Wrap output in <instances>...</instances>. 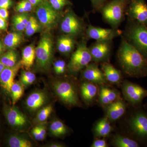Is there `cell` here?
Returning a JSON list of instances; mask_svg holds the SVG:
<instances>
[{
	"instance_id": "1",
	"label": "cell",
	"mask_w": 147,
	"mask_h": 147,
	"mask_svg": "<svg viewBox=\"0 0 147 147\" xmlns=\"http://www.w3.org/2000/svg\"><path fill=\"white\" fill-rule=\"evenodd\" d=\"M117 57L121 68L127 75H144L147 65V59L122 36Z\"/></svg>"
},
{
	"instance_id": "2",
	"label": "cell",
	"mask_w": 147,
	"mask_h": 147,
	"mask_svg": "<svg viewBox=\"0 0 147 147\" xmlns=\"http://www.w3.org/2000/svg\"><path fill=\"white\" fill-rule=\"evenodd\" d=\"M122 36L147 59V26L127 20Z\"/></svg>"
},
{
	"instance_id": "3",
	"label": "cell",
	"mask_w": 147,
	"mask_h": 147,
	"mask_svg": "<svg viewBox=\"0 0 147 147\" xmlns=\"http://www.w3.org/2000/svg\"><path fill=\"white\" fill-rule=\"evenodd\" d=\"M129 0H110L100 11L105 22L113 28H118L125 18Z\"/></svg>"
},
{
	"instance_id": "4",
	"label": "cell",
	"mask_w": 147,
	"mask_h": 147,
	"mask_svg": "<svg viewBox=\"0 0 147 147\" xmlns=\"http://www.w3.org/2000/svg\"><path fill=\"white\" fill-rule=\"evenodd\" d=\"M35 50L37 68L40 71H47L50 68L53 55V40L49 34L42 35Z\"/></svg>"
},
{
	"instance_id": "5",
	"label": "cell",
	"mask_w": 147,
	"mask_h": 147,
	"mask_svg": "<svg viewBox=\"0 0 147 147\" xmlns=\"http://www.w3.org/2000/svg\"><path fill=\"white\" fill-rule=\"evenodd\" d=\"M88 40L84 38L77 44L75 51L71 54L67 65L69 72L76 74L82 71L92 61L89 47L87 45Z\"/></svg>"
},
{
	"instance_id": "6",
	"label": "cell",
	"mask_w": 147,
	"mask_h": 147,
	"mask_svg": "<svg viewBox=\"0 0 147 147\" xmlns=\"http://www.w3.org/2000/svg\"><path fill=\"white\" fill-rule=\"evenodd\" d=\"M88 25L72 11L69 10L62 19L60 28L65 34L75 38L81 35L85 36Z\"/></svg>"
},
{
	"instance_id": "7",
	"label": "cell",
	"mask_w": 147,
	"mask_h": 147,
	"mask_svg": "<svg viewBox=\"0 0 147 147\" xmlns=\"http://www.w3.org/2000/svg\"><path fill=\"white\" fill-rule=\"evenodd\" d=\"M53 87L55 94L63 103L69 106H76L79 103L75 86L67 80L56 81Z\"/></svg>"
},
{
	"instance_id": "8",
	"label": "cell",
	"mask_w": 147,
	"mask_h": 147,
	"mask_svg": "<svg viewBox=\"0 0 147 147\" xmlns=\"http://www.w3.org/2000/svg\"><path fill=\"white\" fill-rule=\"evenodd\" d=\"M36 14L40 24L49 30L57 26L60 17L59 11L54 9L46 0L42 1L38 5Z\"/></svg>"
},
{
	"instance_id": "9",
	"label": "cell",
	"mask_w": 147,
	"mask_h": 147,
	"mask_svg": "<svg viewBox=\"0 0 147 147\" xmlns=\"http://www.w3.org/2000/svg\"><path fill=\"white\" fill-rule=\"evenodd\" d=\"M125 15L127 20L147 26V4L145 0H129Z\"/></svg>"
},
{
	"instance_id": "10",
	"label": "cell",
	"mask_w": 147,
	"mask_h": 147,
	"mask_svg": "<svg viewBox=\"0 0 147 147\" xmlns=\"http://www.w3.org/2000/svg\"><path fill=\"white\" fill-rule=\"evenodd\" d=\"M122 32L118 28H103L89 24L86 30L85 38L88 40L92 39L96 41H113L114 38L121 36Z\"/></svg>"
},
{
	"instance_id": "11",
	"label": "cell",
	"mask_w": 147,
	"mask_h": 147,
	"mask_svg": "<svg viewBox=\"0 0 147 147\" xmlns=\"http://www.w3.org/2000/svg\"><path fill=\"white\" fill-rule=\"evenodd\" d=\"M112 41H96L89 47L92 60L96 63L108 61L112 50Z\"/></svg>"
},
{
	"instance_id": "12",
	"label": "cell",
	"mask_w": 147,
	"mask_h": 147,
	"mask_svg": "<svg viewBox=\"0 0 147 147\" xmlns=\"http://www.w3.org/2000/svg\"><path fill=\"white\" fill-rule=\"evenodd\" d=\"M124 96L133 105L139 104L147 96V91L137 84L125 81L122 86Z\"/></svg>"
},
{
	"instance_id": "13",
	"label": "cell",
	"mask_w": 147,
	"mask_h": 147,
	"mask_svg": "<svg viewBox=\"0 0 147 147\" xmlns=\"http://www.w3.org/2000/svg\"><path fill=\"white\" fill-rule=\"evenodd\" d=\"M5 115L9 125L18 129H23L28 126V120L27 117L18 108L9 107L5 109Z\"/></svg>"
},
{
	"instance_id": "14",
	"label": "cell",
	"mask_w": 147,
	"mask_h": 147,
	"mask_svg": "<svg viewBox=\"0 0 147 147\" xmlns=\"http://www.w3.org/2000/svg\"><path fill=\"white\" fill-rule=\"evenodd\" d=\"M97 63H90L83 69L82 77L86 81L95 84H104L108 83L101 69L98 68Z\"/></svg>"
},
{
	"instance_id": "15",
	"label": "cell",
	"mask_w": 147,
	"mask_h": 147,
	"mask_svg": "<svg viewBox=\"0 0 147 147\" xmlns=\"http://www.w3.org/2000/svg\"><path fill=\"white\" fill-rule=\"evenodd\" d=\"M22 66L21 61H19L13 67H5L0 74V84L7 92L10 93L15 76Z\"/></svg>"
},
{
	"instance_id": "16",
	"label": "cell",
	"mask_w": 147,
	"mask_h": 147,
	"mask_svg": "<svg viewBox=\"0 0 147 147\" xmlns=\"http://www.w3.org/2000/svg\"><path fill=\"white\" fill-rule=\"evenodd\" d=\"M48 95L45 91L38 90L30 94L26 99L27 108L31 112H35L42 108L48 100Z\"/></svg>"
},
{
	"instance_id": "17",
	"label": "cell",
	"mask_w": 147,
	"mask_h": 147,
	"mask_svg": "<svg viewBox=\"0 0 147 147\" xmlns=\"http://www.w3.org/2000/svg\"><path fill=\"white\" fill-rule=\"evenodd\" d=\"M129 125L137 136L147 138V116L142 113L135 114L130 119Z\"/></svg>"
},
{
	"instance_id": "18",
	"label": "cell",
	"mask_w": 147,
	"mask_h": 147,
	"mask_svg": "<svg viewBox=\"0 0 147 147\" xmlns=\"http://www.w3.org/2000/svg\"><path fill=\"white\" fill-rule=\"evenodd\" d=\"M119 92L105 85H101L98 92V100L102 106H106L120 99Z\"/></svg>"
},
{
	"instance_id": "19",
	"label": "cell",
	"mask_w": 147,
	"mask_h": 147,
	"mask_svg": "<svg viewBox=\"0 0 147 147\" xmlns=\"http://www.w3.org/2000/svg\"><path fill=\"white\" fill-rule=\"evenodd\" d=\"M101 70L108 82L113 84H119L121 82L122 76L121 71L110 63L108 61L102 62Z\"/></svg>"
},
{
	"instance_id": "20",
	"label": "cell",
	"mask_w": 147,
	"mask_h": 147,
	"mask_svg": "<svg viewBox=\"0 0 147 147\" xmlns=\"http://www.w3.org/2000/svg\"><path fill=\"white\" fill-rule=\"evenodd\" d=\"M125 111L126 105L120 98L107 106V117L111 121H115L121 117Z\"/></svg>"
},
{
	"instance_id": "21",
	"label": "cell",
	"mask_w": 147,
	"mask_h": 147,
	"mask_svg": "<svg viewBox=\"0 0 147 147\" xmlns=\"http://www.w3.org/2000/svg\"><path fill=\"white\" fill-rule=\"evenodd\" d=\"M80 90L83 100L88 104H90L93 102L98 92L96 84L87 81L82 84Z\"/></svg>"
},
{
	"instance_id": "22",
	"label": "cell",
	"mask_w": 147,
	"mask_h": 147,
	"mask_svg": "<svg viewBox=\"0 0 147 147\" xmlns=\"http://www.w3.org/2000/svg\"><path fill=\"white\" fill-rule=\"evenodd\" d=\"M75 43V38L67 35H64L60 37L58 40V50L63 55H69L73 52Z\"/></svg>"
},
{
	"instance_id": "23",
	"label": "cell",
	"mask_w": 147,
	"mask_h": 147,
	"mask_svg": "<svg viewBox=\"0 0 147 147\" xmlns=\"http://www.w3.org/2000/svg\"><path fill=\"white\" fill-rule=\"evenodd\" d=\"M36 58V50L33 44L25 47L22 52V65L27 69L30 68L34 63Z\"/></svg>"
},
{
	"instance_id": "24",
	"label": "cell",
	"mask_w": 147,
	"mask_h": 147,
	"mask_svg": "<svg viewBox=\"0 0 147 147\" xmlns=\"http://www.w3.org/2000/svg\"><path fill=\"white\" fill-rule=\"evenodd\" d=\"M23 40V35L21 32H13L9 33L4 39L3 44L6 48L13 50L20 45Z\"/></svg>"
},
{
	"instance_id": "25",
	"label": "cell",
	"mask_w": 147,
	"mask_h": 147,
	"mask_svg": "<svg viewBox=\"0 0 147 147\" xmlns=\"http://www.w3.org/2000/svg\"><path fill=\"white\" fill-rule=\"evenodd\" d=\"M112 130V127L107 117L103 118L98 121L94 128L95 134L99 138L108 137Z\"/></svg>"
},
{
	"instance_id": "26",
	"label": "cell",
	"mask_w": 147,
	"mask_h": 147,
	"mask_svg": "<svg viewBox=\"0 0 147 147\" xmlns=\"http://www.w3.org/2000/svg\"><path fill=\"white\" fill-rule=\"evenodd\" d=\"M49 130L51 134L54 137H61L67 133L68 128L62 121L55 119L50 123Z\"/></svg>"
},
{
	"instance_id": "27",
	"label": "cell",
	"mask_w": 147,
	"mask_h": 147,
	"mask_svg": "<svg viewBox=\"0 0 147 147\" xmlns=\"http://www.w3.org/2000/svg\"><path fill=\"white\" fill-rule=\"evenodd\" d=\"M29 17L30 16L26 13H19L13 16L12 24L14 30L19 32L25 30Z\"/></svg>"
},
{
	"instance_id": "28",
	"label": "cell",
	"mask_w": 147,
	"mask_h": 147,
	"mask_svg": "<svg viewBox=\"0 0 147 147\" xmlns=\"http://www.w3.org/2000/svg\"><path fill=\"white\" fill-rule=\"evenodd\" d=\"M112 144L114 146L117 147H139V144L136 141L119 134H116L114 136Z\"/></svg>"
},
{
	"instance_id": "29",
	"label": "cell",
	"mask_w": 147,
	"mask_h": 147,
	"mask_svg": "<svg viewBox=\"0 0 147 147\" xmlns=\"http://www.w3.org/2000/svg\"><path fill=\"white\" fill-rule=\"evenodd\" d=\"M8 144L11 147H31V142L26 138L17 135H12L9 137Z\"/></svg>"
},
{
	"instance_id": "30",
	"label": "cell",
	"mask_w": 147,
	"mask_h": 147,
	"mask_svg": "<svg viewBox=\"0 0 147 147\" xmlns=\"http://www.w3.org/2000/svg\"><path fill=\"white\" fill-rule=\"evenodd\" d=\"M40 24L34 16H30L24 30L27 36H32L36 33L39 32L41 28Z\"/></svg>"
},
{
	"instance_id": "31",
	"label": "cell",
	"mask_w": 147,
	"mask_h": 147,
	"mask_svg": "<svg viewBox=\"0 0 147 147\" xmlns=\"http://www.w3.org/2000/svg\"><path fill=\"white\" fill-rule=\"evenodd\" d=\"M5 67H11L17 63L18 55L13 50H9L0 59Z\"/></svg>"
},
{
	"instance_id": "32",
	"label": "cell",
	"mask_w": 147,
	"mask_h": 147,
	"mask_svg": "<svg viewBox=\"0 0 147 147\" xmlns=\"http://www.w3.org/2000/svg\"><path fill=\"white\" fill-rule=\"evenodd\" d=\"M24 86L20 82H14L11 88L10 93L11 94L12 103L16 104L24 94Z\"/></svg>"
},
{
	"instance_id": "33",
	"label": "cell",
	"mask_w": 147,
	"mask_h": 147,
	"mask_svg": "<svg viewBox=\"0 0 147 147\" xmlns=\"http://www.w3.org/2000/svg\"><path fill=\"white\" fill-rule=\"evenodd\" d=\"M53 110V107L52 105H48L40 108L35 119L36 122L38 124L45 123L50 117Z\"/></svg>"
},
{
	"instance_id": "34",
	"label": "cell",
	"mask_w": 147,
	"mask_h": 147,
	"mask_svg": "<svg viewBox=\"0 0 147 147\" xmlns=\"http://www.w3.org/2000/svg\"><path fill=\"white\" fill-rule=\"evenodd\" d=\"M36 80V76L30 71H22L20 77V82L24 87H26L33 84Z\"/></svg>"
},
{
	"instance_id": "35",
	"label": "cell",
	"mask_w": 147,
	"mask_h": 147,
	"mask_svg": "<svg viewBox=\"0 0 147 147\" xmlns=\"http://www.w3.org/2000/svg\"><path fill=\"white\" fill-rule=\"evenodd\" d=\"M67 65L65 61L58 60L53 63V68L55 73L57 75H62L65 73Z\"/></svg>"
},
{
	"instance_id": "36",
	"label": "cell",
	"mask_w": 147,
	"mask_h": 147,
	"mask_svg": "<svg viewBox=\"0 0 147 147\" xmlns=\"http://www.w3.org/2000/svg\"><path fill=\"white\" fill-rule=\"evenodd\" d=\"M49 2L51 6L57 11L61 10L66 5L71 4L68 0H49Z\"/></svg>"
},
{
	"instance_id": "37",
	"label": "cell",
	"mask_w": 147,
	"mask_h": 147,
	"mask_svg": "<svg viewBox=\"0 0 147 147\" xmlns=\"http://www.w3.org/2000/svg\"><path fill=\"white\" fill-rule=\"evenodd\" d=\"M94 11L99 12L100 9L104 6L109 0H90Z\"/></svg>"
},
{
	"instance_id": "38",
	"label": "cell",
	"mask_w": 147,
	"mask_h": 147,
	"mask_svg": "<svg viewBox=\"0 0 147 147\" xmlns=\"http://www.w3.org/2000/svg\"><path fill=\"white\" fill-rule=\"evenodd\" d=\"M18 3L24 9L26 13L31 11L33 7L28 0H22Z\"/></svg>"
},
{
	"instance_id": "39",
	"label": "cell",
	"mask_w": 147,
	"mask_h": 147,
	"mask_svg": "<svg viewBox=\"0 0 147 147\" xmlns=\"http://www.w3.org/2000/svg\"><path fill=\"white\" fill-rule=\"evenodd\" d=\"M107 142L104 139H96L94 141L91 145L92 147H107Z\"/></svg>"
},
{
	"instance_id": "40",
	"label": "cell",
	"mask_w": 147,
	"mask_h": 147,
	"mask_svg": "<svg viewBox=\"0 0 147 147\" xmlns=\"http://www.w3.org/2000/svg\"><path fill=\"white\" fill-rule=\"evenodd\" d=\"M31 133L32 136L36 140L39 141H42L44 140V139L40 134L39 132L38 131V129L37 128L36 126L32 128L31 131Z\"/></svg>"
},
{
	"instance_id": "41",
	"label": "cell",
	"mask_w": 147,
	"mask_h": 147,
	"mask_svg": "<svg viewBox=\"0 0 147 147\" xmlns=\"http://www.w3.org/2000/svg\"><path fill=\"white\" fill-rule=\"evenodd\" d=\"M12 5L11 0H0V8L8 9Z\"/></svg>"
},
{
	"instance_id": "42",
	"label": "cell",
	"mask_w": 147,
	"mask_h": 147,
	"mask_svg": "<svg viewBox=\"0 0 147 147\" xmlns=\"http://www.w3.org/2000/svg\"><path fill=\"white\" fill-rule=\"evenodd\" d=\"M9 13L7 9L0 8V17L7 20L8 18Z\"/></svg>"
},
{
	"instance_id": "43",
	"label": "cell",
	"mask_w": 147,
	"mask_h": 147,
	"mask_svg": "<svg viewBox=\"0 0 147 147\" xmlns=\"http://www.w3.org/2000/svg\"><path fill=\"white\" fill-rule=\"evenodd\" d=\"M7 24L6 20L0 17V30H6L7 28Z\"/></svg>"
},
{
	"instance_id": "44",
	"label": "cell",
	"mask_w": 147,
	"mask_h": 147,
	"mask_svg": "<svg viewBox=\"0 0 147 147\" xmlns=\"http://www.w3.org/2000/svg\"><path fill=\"white\" fill-rule=\"evenodd\" d=\"M31 3L33 6H38L42 1V0H28Z\"/></svg>"
},
{
	"instance_id": "45",
	"label": "cell",
	"mask_w": 147,
	"mask_h": 147,
	"mask_svg": "<svg viewBox=\"0 0 147 147\" xmlns=\"http://www.w3.org/2000/svg\"><path fill=\"white\" fill-rule=\"evenodd\" d=\"M46 147H63V145L59 143H53L49 144L47 145Z\"/></svg>"
},
{
	"instance_id": "46",
	"label": "cell",
	"mask_w": 147,
	"mask_h": 147,
	"mask_svg": "<svg viewBox=\"0 0 147 147\" xmlns=\"http://www.w3.org/2000/svg\"><path fill=\"white\" fill-rule=\"evenodd\" d=\"M5 47L3 43L1 41H0V55L2 54L5 50Z\"/></svg>"
},
{
	"instance_id": "47",
	"label": "cell",
	"mask_w": 147,
	"mask_h": 147,
	"mask_svg": "<svg viewBox=\"0 0 147 147\" xmlns=\"http://www.w3.org/2000/svg\"><path fill=\"white\" fill-rule=\"evenodd\" d=\"M5 68V66L3 64L1 61L0 59V74L1 73L2 71Z\"/></svg>"
},
{
	"instance_id": "48",
	"label": "cell",
	"mask_w": 147,
	"mask_h": 147,
	"mask_svg": "<svg viewBox=\"0 0 147 147\" xmlns=\"http://www.w3.org/2000/svg\"><path fill=\"white\" fill-rule=\"evenodd\" d=\"M144 75H147V65L146 67V69H145L144 73Z\"/></svg>"
}]
</instances>
